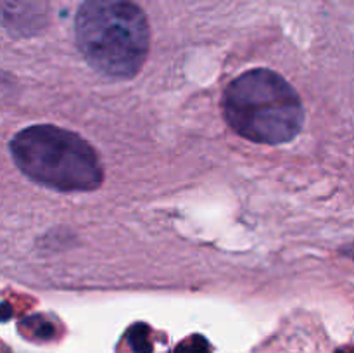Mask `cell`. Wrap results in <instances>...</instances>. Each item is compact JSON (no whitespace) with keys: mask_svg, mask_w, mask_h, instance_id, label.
<instances>
[{"mask_svg":"<svg viewBox=\"0 0 354 353\" xmlns=\"http://www.w3.org/2000/svg\"><path fill=\"white\" fill-rule=\"evenodd\" d=\"M76 45L95 71L131 78L144 68L151 48V28L133 0H85L75 21Z\"/></svg>","mask_w":354,"mask_h":353,"instance_id":"obj_1","label":"cell"},{"mask_svg":"<svg viewBox=\"0 0 354 353\" xmlns=\"http://www.w3.org/2000/svg\"><path fill=\"white\" fill-rule=\"evenodd\" d=\"M223 114L241 137L266 145L290 142L304 123L299 93L282 75L268 68L249 69L227 87Z\"/></svg>","mask_w":354,"mask_h":353,"instance_id":"obj_2","label":"cell"},{"mask_svg":"<svg viewBox=\"0 0 354 353\" xmlns=\"http://www.w3.org/2000/svg\"><path fill=\"white\" fill-rule=\"evenodd\" d=\"M10 154L30 180L59 192H90L102 185L95 149L78 134L55 125H33L10 141Z\"/></svg>","mask_w":354,"mask_h":353,"instance_id":"obj_3","label":"cell"}]
</instances>
